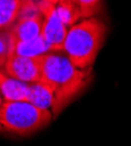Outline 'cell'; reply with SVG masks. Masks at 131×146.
<instances>
[{
  "instance_id": "1",
  "label": "cell",
  "mask_w": 131,
  "mask_h": 146,
  "mask_svg": "<svg viewBox=\"0 0 131 146\" xmlns=\"http://www.w3.org/2000/svg\"><path fill=\"white\" fill-rule=\"evenodd\" d=\"M91 68L81 69L74 66L63 52H51L41 56V81L54 92V116L87 88L91 81Z\"/></svg>"
},
{
  "instance_id": "2",
  "label": "cell",
  "mask_w": 131,
  "mask_h": 146,
  "mask_svg": "<svg viewBox=\"0 0 131 146\" xmlns=\"http://www.w3.org/2000/svg\"><path fill=\"white\" fill-rule=\"evenodd\" d=\"M106 33L108 27L98 18H88L76 22L68 31L62 52L77 68H91L103 46Z\"/></svg>"
},
{
  "instance_id": "3",
  "label": "cell",
  "mask_w": 131,
  "mask_h": 146,
  "mask_svg": "<svg viewBox=\"0 0 131 146\" xmlns=\"http://www.w3.org/2000/svg\"><path fill=\"white\" fill-rule=\"evenodd\" d=\"M54 115L27 101H4L0 106V129L17 136H29L47 126Z\"/></svg>"
},
{
  "instance_id": "4",
  "label": "cell",
  "mask_w": 131,
  "mask_h": 146,
  "mask_svg": "<svg viewBox=\"0 0 131 146\" xmlns=\"http://www.w3.org/2000/svg\"><path fill=\"white\" fill-rule=\"evenodd\" d=\"M37 5L40 13L43 15L42 38L48 43L52 52H62L69 28L56 13V4L52 1H40Z\"/></svg>"
},
{
  "instance_id": "5",
  "label": "cell",
  "mask_w": 131,
  "mask_h": 146,
  "mask_svg": "<svg viewBox=\"0 0 131 146\" xmlns=\"http://www.w3.org/2000/svg\"><path fill=\"white\" fill-rule=\"evenodd\" d=\"M5 72L20 82L32 84L41 81V56L29 57L11 53L4 67Z\"/></svg>"
},
{
  "instance_id": "6",
  "label": "cell",
  "mask_w": 131,
  "mask_h": 146,
  "mask_svg": "<svg viewBox=\"0 0 131 146\" xmlns=\"http://www.w3.org/2000/svg\"><path fill=\"white\" fill-rule=\"evenodd\" d=\"M43 26V15L38 14L33 17H21L9 29L13 42H26L41 36Z\"/></svg>"
},
{
  "instance_id": "7",
  "label": "cell",
  "mask_w": 131,
  "mask_h": 146,
  "mask_svg": "<svg viewBox=\"0 0 131 146\" xmlns=\"http://www.w3.org/2000/svg\"><path fill=\"white\" fill-rule=\"evenodd\" d=\"M29 84L20 82L0 71V92L4 101H27Z\"/></svg>"
},
{
  "instance_id": "8",
  "label": "cell",
  "mask_w": 131,
  "mask_h": 146,
  "mask_svg": "<svg viewBox=\"0 0 131 146\" xmlns=\"http://www.w3.org/2000/svg\"><path fill=\"white\" fill-rule=\"evenodd\" d=\"M27 102L34 104L43 110H51L53 112L55 97L52 88L42 81L29 84Z\"/></svg>"
},
{
  "instance_id": "9",
  "label": "cell",
  "mask_w": 131,
  "mask_h": 146,
  "mask_svg": "<svg viewBox=\"0 0 131 146\" xmlns=\"http://www.w3.org/2000/svg\"><path fill=\"white\" fill-rule=\"evenodd\" d=\"M51 48L42 35L38 39H34L26 42H13L12 41V53L29 56V57H39L47 53H51Z\"/></svg>"
},
{
  "instance_id": "10",
  "label": "cell",
  "mask_w": 131,
  "mask_h": 146,
  "mask_svg": "<svg viewBox=\"0 0 131 146\" xmlns=\"http://www.w3.org/2000/svg\"><path fill=\"white\" fill-rule=\"evenodd\" d=\"M23 0H0V32L6 31L19 20Z\"/></svg>"
},
{
  "instance_id": "11",
  "label": "cell",
  "mask_w": 131,
  "mask_h": 146,
  "mask_svg": "<svg viewBox=\"0 0 131 146\" xmlns=\"http://www.w3.org/2000/svg\"><path fill=\"white\" fill-rule=\"evenodd\" d=\"M55 9L59 17L61 18V20L65 22V25L68 28L74 26L76 21L80 19L78 13L71 0H59V3L55 6Z\"/></svg>"
},
{
  "instance_id": "12",
  "label": "cell",
  "mask_w": 131,
  "mask_h": 146,
  "mask_svg": "<svg viewBox=\"0 0 131 146\" xmlns=\"http://www.w3.org/2000/svg\"><path fill=\"white\" fill-rule=\"evenodd\" d=\"M80 18H92L101 9L102 0H71Z\"/></svg>"
},
{
  "instance_id": "13",
  "label": "cell",
  "mask_w": 131,
  "mask_h": 146,
  "mask_svg": "<svg viewBox=\"0 0 131 146\" xmlns=\"http://www.w3.org/2000/svg\"><path fill=\"white\" fill-rule=\"evenodd\" d=\"M11 53H12V38L9 31H1L0 32V68L5 67Z\"/></svg>"
},
{
  "instance_id": "14",
  "label": "cell",
  "mask_w": 131,
  "mask_h": 146,
  "mask_svg": "<svg viewBox=\"0 0 131 146\" xmlns=\"http://www.w3.org/2000/svg\"><path fill=\"white\" fill-rule=\"evenodd\" d=\"M3 102H4V98H3V95H1V92H0V106H1ZM0 131H1V129H0Z\"/></svg>"
}]
</instances>
